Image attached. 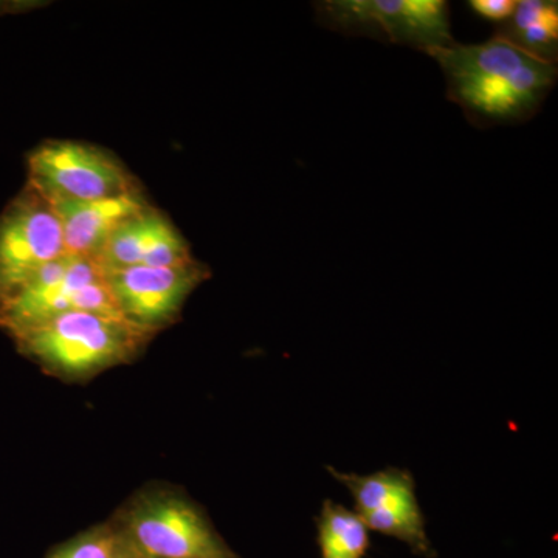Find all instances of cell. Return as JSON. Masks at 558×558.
Here are the masks:
<instances>
[{
    "label": "cell",
    "instance_id": "4",
    "mask_svg": "<svg viewBox=\"0 0 558 558\" xmlns=\"http://www.w3.org/2000/svg\"><path fill=\"white\" fill-rule=\"evenodd\" d=\"M68 312L121 317L97 260L62 255L40 267L0 299V328L14 339Z\"/></svg>",
    "mask_w": 558,
    "mask_h": 558
},
{
    "label": "cell",
    "instance_id": "14",
    "mask_svg": "<svg viewBox=\"0 0 558 558\" xmlns=\"http://www.w3.org/2000/svg\"><path fill=\"white\" fill-rule=\"evenodd\" d=\"M47 558H130L112 521L62 543Z\"/></svg>",
    "mask_w": 558,
    "mask_h": 558
},
{
    "label": "cell",
    "instance_id": "8",
    "mask_svg": "<svg viewBox=\"0 0 558 558\" xmlns=\"http://www.w3.org/2000/svg\"><path fill=\"white\" fill-rule=\"evenodd\" d=\"M62 255L57 213L43 194L25 186L0 216V299Z\"/></svg>",
    "mask_w": 558,
    "mask_h": 558
},
{
    "label": "cell",
    "instance_id": "9",
    "mask_svg": "<svg viewBox=\"0 0 558 558\" xmlns=\"http://www.w3.org/2000/svg\"><path fill=\"white\" fill-rule=\"evenodd\" d=\"M121 317L149 333L175 322L193 290L209 277L196 259L174 267L105 270Z\"/></svg>",
    "mask_w": 558,
    "mask_h": 558
},
{
    "label": "cell",
    "instance_id": "11",
    "mask_svg": "<svg viewBox=\"0 0 558 558\" xmlns=\"http://www.w3.org/2000/svg\"><path fill=\"white\" fill-rule=\"evenodd\" d=\"M47 201L60 219L65 255L97 263L113 231L149 205L142 193L102 201Z\"/></svg>",
    "mask_w": 558,
    "mask_h": 558
},
{
    "label": "cell",
    "instance_id": "13",
    "mask_svg": "<svg viewBox=\"0 0 558 558\" xmlns=\"http://www.w3.org/2000/svg\"><path fill=\"white\" fill-rule=\"evenodd\" d=\"M315 524L322 558H365L369 529L357 513L329 499L323 502Z\"/></svg>",
    "mask_w": 558,
    "mask_h": 558
},
{
    "label": "cell",
    "instance_id": "15",
    "mask_svg": "<svg viewBox=\"0 0 558 558\" xmlns=\"http://www.w3.org/2000/svg\"><path fill=\"white\" fill-rule=\"evenodd\" d=\"M517 0H472L470 2V9L475 11L480 17L498 22V24L509 20Z\"/></svg>",
    "mask_w": 558,
    "mask_h": 558
},
{
    "label": "cell",
    "instance_id": "1",
    "mask_svg": "<svg viewBox=\"0 0 558 558\" xmlns=\"http://www.w3.org/2000/svg\"><path fill=\"white\" fill-rule=\"evenodd\" d=\"M447 81V98L478 128L531 120L557 83V64L494 36L427 51Z\"/></svg>",
    "mask_w": 558,
    "mask_h": 558
},
{
    "label": "cell",
    "instance_id": "10",
    "mask_svg": "<svg viewBox=\"0 0 558 558\" xmlns=\"http://www.w3.org/2000/svg\"><path fill=\"white\" fill-rule=\"evenodd\" d=\"M189 242L170 219L148 205L113 231L98 264L102 270L174 267L193 260Z\"/></svg>",
    "mask_w": 558,
    "mask_h": 558
},
{
    "label": "cell",
    "instance_id": "7",
    "mask_svg": "<svg viewBox=\"0 0 558 558\" xmlns=\"http://www.w3.org/2000/svg\"><path fill=\"white\" fill-rule=\"evenodd\" d=\"M328 472L348 488L355 513L369 531L400 539L417 556H435L409 470L388 468L371 475L341 473L333 468Z\"/></svg>",
    "mask_w": 558,
    "mask_h": 558
},
{
    "label": "cell",
    "instance_id": "12",
    "mask_svg": "<svg viewBox=\"0 0 558 558\" xmlns=\"http://www.w3.org/2000/svg\"><path fill=\"white\" fill-rule=\"evenodd\" d=\"M495 36L526 51L538 60L557 64L558 3L553 0H517L508 21Z\"/></svg>",
    "mask_w": 558,
    "mask_h": 558
},
{
    "label": "cell",
    "instance_id": "5",
    "mask_svg": "<svg viewBox=\"0 0 558 558\" xmlns=\"http://www.w3.org/2000/svg\"><path fill=\"white\" fill-rule=\"evenodd\" d=\"M330 31L369 36L427 53L450 46V9L446 0H326L315 5Z\"/></svg>",
    "mask_w": 558,
    "mask_h": 558
},
{
    "label": "cell",
    "instance_id": "6",
    "mask_svg": "<svg viewBox=\"0 0 558 558\" xmlns=\"http://www.w3.org/2000/svg\"><path fill=\"white\" fill-rule=\"evenodd\" d=\"M47 199L102 201L142 193L116 157L76 142H49L28 157V183Z\"/></svg>",
    "mask_w": 558,
    "mask_h": 558
},
{
    "label": "cell",
    "instance_id": "2",
    "mask_svg": "<svg viewBox=\"0 0 558 558\" xmlns=\"http://www.w3.org/2000/svg\"><path fill=\"white\" fill-rule=\"evenodd\" d=\"M153 333L113 315L68 312L14 337L17 349L62 380H86L131 362Z\"/></svg>",
    "mask_w": 558,
    "mask_h": 558
},
{
    "label": "cell",
    "instance_id": "3",
    "mask_svg": "<svg viewBox=\"0 0 558 558\" xmlns=\"http://www.w3.org/2000/svg\"><path fill=\"white\" fill-rule=\"evenodd\" d=\"M110 521L130 558H241L204 510L168 488L143 490Z\"/></svg>",
    "mask_w": 558,
    "mask_h": 558
}]
</instances>
